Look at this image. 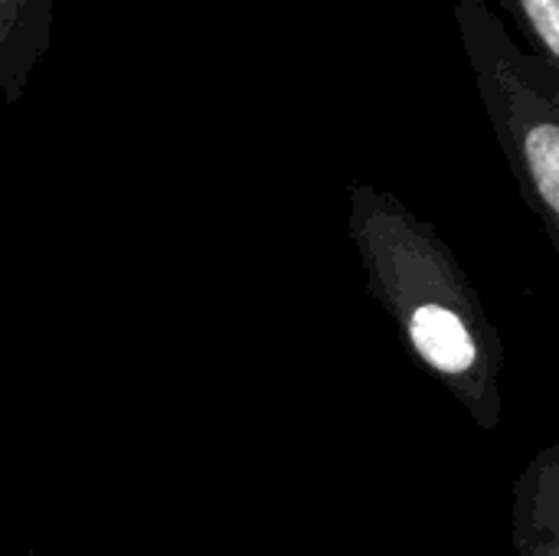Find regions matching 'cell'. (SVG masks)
<instances>
[{
	"label": "cell",
	"mask_w": 559,
	"mask_h": 556,
	"mask_svg": "<svg viewBox=\"0 0 559 556\" xmlns=\"http://www.w3.org/2000/svg\"><path fill=\"white\" fill-rule=\"evenodd\" d=\"M350 233L370 292L393 318L403 347L475 426L498 429L504 341L449 242L377 187L350 190Z\"/></svg>",
	"instance_id": "cell-1"
},
{
	"label": "cell",
	"mask_w": 559,
	"mask_h": 556,
	"mask_svg": "<svg viewBox=\"0 0 559 556\" xmlns=\"http://www.w3.org/2000/svg\"><path fill=\"white\" fill-rule=\"evenodd\" d=\"M459 29L508 167L559 256V98L531 79L524 56L481 0H459Z\"/></svg>",
	"instance_id": "cell-2"
},
{
	"label": "cell",
	"mask_w": 559,
	"mask_h": 556,
	"mask_svg": "<svg viewBox=\"0 0 559 556\" xmlns=\"http://www.w3.org/2000/svg\"><path fill=\"white\" fill-rule=\"evenodd\" d=\"M511 541L518 556H559V446L540 449L518 475Z\"/></svg>",
	"instance_id": "cell-3"
},
{
	"label": "cell",
	"mask_w": 559,
	"mask_h": 556,
	"mask_svg": "<svg viewBox=\"0 0 559 556\" xmlns=\"http://www.w3.org/2000/svg\"><path fill=\"white\" fill-rule=\"evenodd\" d=\"M56 0H0V92L16 102L52 46Z\"/></svg>",
	"instance_id": "cell-4"
},
{
	"label": "cell",
	"mask_w": 559,
	"mask_h": 556,
	"mask_svg": "<svg viewBox=\"0 0 559 556\" xmlns=\"http://www.w3.org/2000/svg\"><path fill=\"white\" fill-rule=\"evenodd\" d=\"M501 3L531 29L534 43L544 49L547 62L559 75V0H501Z\"/></svg>",
	"instance_id": "cell-5"
}]
</instances>
